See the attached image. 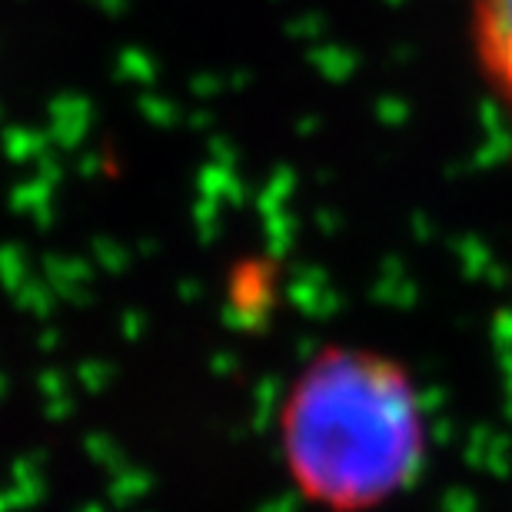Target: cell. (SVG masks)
Returning a JSON list of instances; mask_svg holds the SVG:
<instances>
[{"label": "cell", "instance_id": "obj_1", "mask_svg": "<svg viewBox=\"0 0 512 512\" xmlns=\"http://www.w3.org/2000/svg\"><path fill=\"white\" fill-rule=\"evenodd\" d=\"M473 40L489 84L512 104V0H473Z\"/></svg>", "mask_w": 512, "mask_h": 512}]
</instances>
